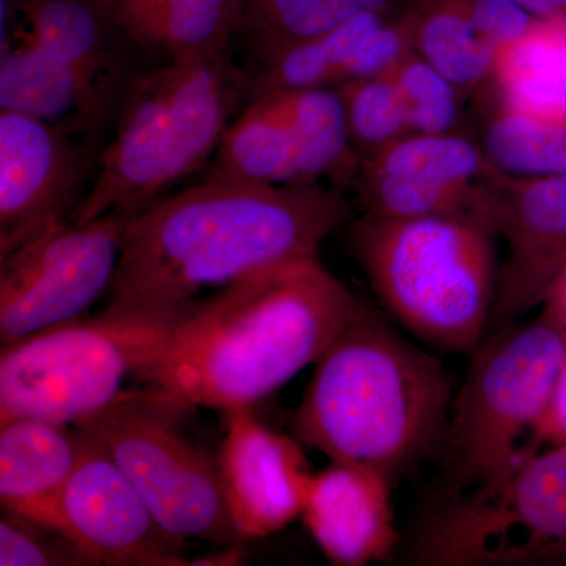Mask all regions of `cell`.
<instances>
[{"label":"cell","instance_id":"1f68e13d","mask_svg":"<svg viewBox=\"0 0 566 566\" xmlns=\"http://www.w3.org/2000/svg\"><path fill=\"white\" fill-rule=\"evenodd\" d=\"M542 308L557 316L562 323L566 324V266L557 275L556 281L551 285Z\"/></svg>","mask_w":566,"mask_h":566},{"label":"cell","instance_id":"484cf974","mask_svg":"<svg viewBox=\"0 0 566 566\" xmlns=\"http://www.w3.org/2000/svg\"><path fill=\"white\" fill-rule=\"evenodd\" d=\"M475 139L499 174L512 178L566 175V122L531 117L476 93Z\"/></svg>","mask_w":566,"mask_h":566},{"label":"cell","instance_id":"5bb4252c","mask_svg":"<svg viewBox=\"0 0 566 566\" xmlns=\"http://www.w3.org/2000/svg\"><path fill=\"white\" fill-rule=\"evenodd\" d=\"M483 226L506 245L490 329L542 307L566 266V175L491 181Z\"/></svg>","mask_w":566,"mask_h":566},{"label":"cell","instance_id":"ffe728a7","mask_svg":"<svg viewBox=\"0 0 566 566\" xmlns=\"http://www.w3.org/2000/svg\"><path fill=\"white\" fill-rule=\"evenodd\" d=\"M0 52V109L61 126L103 150L106 133L81 85L14 20L7 0Z\"/></svg>","mask_w":566,"mask_h":566},{"label":"cell","instance_id":"4316f807","mask_svg":"<svg viewBox=\"0 0 566 566\" xmlns=\"http://www.w3.org/2000/svg\"><path fill=\"white\" fill-rule=\"evenodd\" d=\"M408 118L411 134L465 132L464 99L468 95L416 51L387 71Z\"/></svg>","mask_w":566,"mask_h":566},{"label":"cell","instance_id":"30bf717a","mask_svg":"<svg viewBox=\"0 0 566 566\" xmlns=\"http://www.w3.org/2000/svg\"><path fill=\"white\" fill-rule=\"evenodd\" d=\"M360 166L337 88H279L249 96L203 178L348 191Z\"/></svg>","mask_w":566,"mask_h":566},{"label":"cell","instance_id":"3957f363","mask_svg":"<svg viewBox=\"0 0 566 566\" xmlns=\"http://www.w3.org/2000/svg\"><path fill=\"white\" fill-rule=\"evenodd\" d=\"M452 406L441 360L363 301L316 360L293 430L301 444L370 469L394 488L444 444Z\"/></svg>","mask_w":566,"mask_h":566},{"label":"cell","instance_id":"7c38bea8","mask_svg":"<svg viewBox=\"0 0 566 566\" xmlns=\"http://www.w3.org/2000/svg\"><path fill=\"white\" fill-rule=\"evenodd\" d=\"M99 153L69 129L0 109V259L73 223Z\"/></svg>","mask_w":566,"mask_h":566},{"label":"cell","instance_id":"52a82bcc","mask_svg":"<svg viewBox=\"0 0 566 566\" xmlns=\"http://www.w3.org/2000/svg\"><path fill=\"white\" fill-rule=\"evenodd\" d=\"M189 409L150 386L129 387L73 427L132 480L167 534L186 543L241 545L219 457L182 430Z\"/></svg>","mask_w":566,"mask_h":566},{"label":"cell","instance_id":"4fadbf2b","mask_svg":"<svg viewBox=\"0 0 566 566\" xmlns=\"http://www.w3.org/2000/svg\"><path fill=\"white\" fill-rule=\"evenodd\" d=\"M497 175L472 134H408L363 163L353 191L368 214L461 216L482 223Z\"/></svg>","mask_w":566,"mask_h":566},{"label":"cell","instance_id":"83f0119b","mask_svg":"<svg viewBox=\"0 0 566 566\" xmlns=\"http://www.w3.org/2000/svg\"><path fill=\"white\" fill-rule=\"evenodd\" d=\"M337 91L344 99L349 137L360 163L411 134L403 103L389 74L348 82Z\"/></svg>","mask_w":566,"mask_h":566},{"label":"cell","instance_id":"8fae6325","mask_svg":"<svg viewBox=\"0 0 566 566\" xmlns=\"http://www.w3.org/2000/svg\"><path fill=\"white\" fill-rule=\"evenodd\" d=\"M114 210L69 223L0 259V345L80 319L109 292L129 223Z\"/></svg>","mask_w":566,"mask_h":566},{"label":"cell","instance_id":"d6986e66","mask_svg":"<svg viewBox=\"0 0 566 566\" xmlns=\"http://www.w3.org/2000/svg\"><path fill=\"white\" fill-rule=\"evenodd\" d=\"M84 439L70 424L14 419L0 423V502L41 526L63 532L61 501Z\"/></svg>","mask_w":566,"mask_h":566},{"label":"cell","instance_id":"4dcf8cb0","mask_svg":"<svg viewBox=\"0 0 566 566\" xmlns=\"http://www.w3.org/2000/svg\"><path fill=\"white\" fill-rule=\"evenodd\" d=\"M560 442H566V360L558 374L545 417L536 430L534 449L538 450L542 446L560 444Z\"/></svg>","mask_w":566,"mask_h":566},{"label":"cell","instance_id":"7a4b0ae2","mask_svg":"<svg viewBox=\"0 0 566 566\" xmlns=\"http://www.w3.org/2000/svg\"><path fill=\"white\" fill-rule=\"evenodd\" d=\"M360 303L318 255L264 268L200 301L139 381L191 409L252 408L315 364Z\"/></svg>","mask_w":566,"mask_h":566},{"label":"cell","instance_id":"e575fe53","mask_svg":"<svg viewBox=\"0 0 566 566\" xmlns=\"http://www.w3.org/2000/svg\"><path fill=\"white\" fill-rule=\"evenodd\" d=\"M562 3H564V9L566 11V0H562Z\"/></svg>","mask_w":566,"mask_h":566},{"label":"cell","instance_id":"603a6c76","mask_svg":"<svg viewBox=\"0 0 566 566\" xmlns=\"http://www.w3.org/2000/svg\"><path fill=\"white\" fill-rule=\"evenodd\" d=\"M403 9V7H398ZM357 14L333 31L304 41L249 74V96L279 88H338L364 80L367 44L392 11Z\"/></svg>","mask_w":566,"mask_h":566},{"label":"cell","instance_id":"ba28073f","mask_svg":"<svg viewBox=\"0 0 566 566\" xmlns=\"http://www.w3.org/2000/svg\"><path fill=\"white\" fill-rule=\"evenodd\" d=\"M172 331L102 312L2 346L0 423L73 427L129 389V378L140 379Z\"/></svg>","mask_w":566,"mask_h":566},{"label":"cell","instance_id":"cb8c5ba5","mask_svg":"<svg viewBox=\"0 0 566 566\" xmlns=\"http://www.w3.org/2000/svg\"><path fill=\"white\" fill-rule=\"evenodd\" d=\"M415 51L468 96L493 77L497 50L472 20L468 0H415Z\"/></svg>","mask_w":566,"mask_h":566},{"label":"cell","instance_id":"5b68a950","mask_svg":"<svg viewBox=\"0 0 566 566\" xmlns=\"http://www.w3.org/2000/svg\"><path fill=\"white\" fill-rule=\"evenodd\" d=\"M495 234L461 216L363 212L348 249L379 304L431 348L472 354L490 329L497 289Z\"/></svg>","mask_w":566,"mask_h":566},{"label":"cell","instance_id":"277c9868","mask_svg":"<svg viewBox=\"0 0 566 566\" xmlns=\"http://www.w3.org/2000/svg\"><path fill=\"white\" fill-rule=\"evenodd\" d=\"M232 51L140 71L126 93L98 170L73 223L114 210L140 212L205 170L248 96Z\"/></svg>","mask_w":566,"mask_h":566},{"label":"cell","instance_id":"44dd1931","mask_svg":"<svg viewBox=\"0 0 566 566\" xmlns=\"http://www.w3.org/2000/svg\"><path fill=\"white\" fill-rule=\"evenodd\" d=\"M245 0H111V13L134 46L166 61L232 51Z\"/></svg>","mask_w":566,"mask_h":566},{"label":"cell","instance_id":"ac0fdd59","mask_svg":"<svg viewBox=\"0 0 566 566\" xmlns=\"http://www.w3.org/2000/svg\"><path fill=\"white\" fill-rule=\"evenodd\" d=\"M390 494L392 486L385 476L331 461L314 472L301 517L331 564L387 562L398 542Z\"/></svg>","mask_w":566,"mask_h":566},{"label":"cell","instance_id":"d6a6232c","mask_svg":"<svg viewBox=\"0 0 566 566\" xmlns=\"http://www.w3.org/2000/svg\"><path fill=\"white\" fill-rule=\"evenodd\" d=\"M515 2L539 21L554 20L566 14L562 0H515Z\"/></svg>","mask_w":566,"mask_h":566},{"label":"cell","instance_id":"e0dca14e","mask_svg":"<svg viewBox=\"0 0 566 566\" xmlns=\"http://www.w3.org/2000/svg\"><path fill=\"white\" fill-rule=\"evenodd\" d=\"M20 22L59 65L69 70L109 140L134 80L128 36L103 0H7Z\"/></svg>","mask_w":566,"mask_h":566},{"label":"cell","instance_id":"836d02e7","mask_svg":"<svg viewBox=\"0 0 566 566\" xmlns=\"http://www.w3.org/2000/svg\"><path fill=\"white\" fill-rule=\"evenodd\" d=\"M104 3H107V6H109V9H111V0H103Z\"/></svg>","mask_w":566,"mask_h":566},{"label":"cell","instance_id":"f1b7e54d","mask_svg":"<svg viewBox=\"0 0 566 566\" xmlns=\"http://www.w3.org/2000/svg\"><path fill=\"white\" fill-rule=\"evenodd\" d=\"M98 565L73 539L10 512L0 520V566Z\"/></svg>","mask_w":566,"mask_h":566},{"label":"cell","instance_id":"9a60e30c","mask_svg":"<svg viewBox=\"0 0 566 566\" xmlns=\"http://www.w3.org/2000/svg\"><path fill=\"white\" fill-rule=\"evenodd\" d=\"M61 501L63 532L98 565L182 566L189 543L167 534L132 480L85 438Z\"/></svg>","mask_w":566,"mask_h":566},{"label":"cell","instance_id":"9c48e42d","mask_svg":"<svg viewBox=\"0 0 566 566\" xmlns=\"http://www.w3.org/2000/svg\"><path fill=\"white\" fill-rule=\"evenodd\" d=\"M409 560L566 565V442L535 450L501 482L449 495L420 524Z\"/></svg>","mask_w":566,"mask_h":566},{"label":"cell","instance_id":"8992f818","mask_svg":"<svg viewBox=\"0 0 566 566\" xmlns=\"http://www.w3.org/2000/svg\"><path fill=\"white\" fill-rule=\"evenodd\" d=\"M472 354L446 439L453 494L501 482L535 452L566 360V324L542 308L534 322L493 329Z\"/></svg>","mask_w":566,"mask_h":566},{"label":"cell","instance_id":"f546056e","mask_svg":"<svg viewBox=\"0 0 566 566\" xmlns=\"http://www.w3.org/2000/svg\"><path fill=\"white\" fill-rule=\"evenodd\" d=\"M468 6L476 29L497 51L523 39L542 22L515 0H468Z\"/></svg>","mask_w":566,"mask_h":566},{"label":"cell","instance_id":"6da1fadb","mask_svg":"<svg viewBox=\"0 0 566 566\" xmlns=\"http://www.w3.org/2000/svg\"><path fill=\"white\" fill-rule=\"evenodd\" d=\"M353 219L342 189L202 178L159 197L129 223L103 312L175 327L205 290L318 255Z\"/></svg>","mask_w":566,"mask_h":566},{"label":"cell","instance_id":"d590c367","mask_svg":"<svg viewBox=\"0 0 566 566\" xmlns=\"http://www.w3.org/2000/svg\"><path fill=\"white\" fill-rule=\"evenodd\" d=\"M245 2H248V0H245Z\"/></svg>","mask_w":566,"mask_h":566},{"label":"cell","instance_id":"2e32d148","mask_svg":"<svg viewBox=\"0 0 566 566\" xmlns=\"http://www.w3.org/2000/svg\"><path fill=\"white\" fill-rule=\"evenodd\" d=\"M252 408L221 412L219 465L230 515L243 542L281 532L301 516L312 472L300 442L264 427Z\"/></svg>","mask_w":566,"mask_h":566},{"label":"cell","instance_id":"d4e9b609","mask_svg":"<svg viewBox=\"0 0 566 566\" xmlns=\"http://www.w3.org/2000/svg\"><path fill=\"white\" fill-rule=\"evenodd\" d=\"M412 2L415 0H248L240 39L259 69L357 14L409 7Z\"/></svg>","mask_w":566,"mask_h":566},{"label":"cell","instance_id":"7402d4cb","mask_svg":"<svg viewBox=\"0 0 566 566\" xmlns=\"http://www.w3.org/2000/svg\"><path fill=\"white\" fill-rule=\"evenodd\" d=\"M482 95L505 109L566 122V14L501 48Z\"/></svg>","mask_w":566,"mask_h":566}]
</instances>
